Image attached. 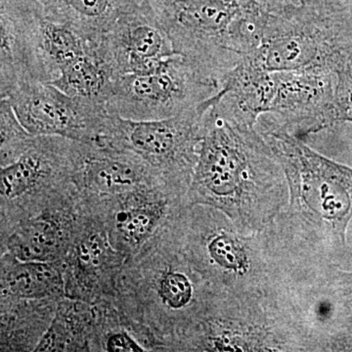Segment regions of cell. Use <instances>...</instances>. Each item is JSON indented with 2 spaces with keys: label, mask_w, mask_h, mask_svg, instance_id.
<instances>
[{
  "label": "cell",
  "mask_w": 352,
  "mask_h": 352,
  "mask_svg": "<svg viewBox=\"0 0 352 352\" xmlns=\"http://www.w3.org/2000/svg\"><path fill=\"white\" fill-rule=\"evenodd\" d=\"M32 136H60L76 142L95 144L107 127L106 104L76 98L50 82L21 85L4 98Z\"/></svg>",
  "instance_id": "cell-9"
},
{
  "label": "cell",
  "mask_w": 352,
  "mask_h": 352,
  "mask_svg": "<svg viewBox=\"0 0 352 352\" xmlns=\"http://www.w3.org/2000/svg\"><path fill=\"white\" fill-rule=\"evenodd\" d=\"M251 0H149L155 18L182 55L222 85L243 58L234 52L236 24Z\"/></svg>",
  "instance_id": "cell-4"
},
{
  "label": "cell",
  "mask_w": 352,
  "mask_h": 352,
  "mask_svg": "<svg viewBox=\"0 0 352 352\" xmlns=\"http://www.w3.org/2000/svg\"><path fill=\"white\" fill-rule=\"evenodd\" d=\"M171 220L126 261L112 298L148 351H184L194 333L230 296L217 293L197 270Z\"/></svg>",
  "instance_id": "cell-1"
},
{
  "label": "cell",
  "mask_w": 352,
  "mask_h": 352,
  "mask_svg": "<svg viewBox=\"0 0 352 352\" xmlns=\"http://www.w3.org/2000/svg\"><path fill=\"white\" fill-rule=\"evenodd\" d=\"M352 54V7L323 13L302 6L270 14L263 44L254 56L270 72L307 67L335 69Z\"/></svg>",
  "instance_id": "cell-5"
},
{
  "label": "cell",
  "mask_w": 352,
  "mask_h": 352,
  "mask_svg": "<svg viewBox=\"0 0 352 352\" xmlns=\"http://www.w3.org/2000/svg\"><path fill=\"white\" fill-rule=\"evenodd\" d=\"M186 207V193L159 185L95 206L87 214L104 226L113 247L126 261Z\"/></svg>",
  "instance_id": "cell-10"
},
{
  "label": "cell",
  "mask_w": 352,
  "mask_h": 352,
  "mask_svg": "<svg viewBox=\"0 0 352 352\" xmlns=\"http://www.w3.org/2000/svg\"><path fill=\"white\" fill-rule=\"evenodd\" d=\"M126 258L109 239L100 222L83 212L62 267L69 300L95 302L111 300Z\"/></svg>",
  "instance_id": "cell-13"
},
{
  "label": "cell",
  "mask_w": 352,
  "mask_h": 352,
  "mask_svg": "<svg viewBox=\"0 0 352 352\" xmlns=\"http://www.w3.org/2000/svg\"><path fill=\"white\" fill-rule=\"evenodd\" d=\"M74 182L85 208L159 185L171 186L134 153L76 141Z\"/></svg>",
  "instance_id": "cell-12"
},
{
  "label": "cell",
  "mask_w": 352,
  "mask_h": 352,
  "mask_svg": "<svg viewBox=\"0 0 352 352\" xmlns=\"http://www.w3.org/2000/svg\"><path fill=\"white\" fill-rule=\"evenodd\" d=\"M0 166L12 163L24 152L32 135L21 124L10 102L0 101Z\"/></svg>",
  "instance_id": "cell-22"
},
{
  "label": "cell",
  "mask_w": 352,
  "mask_h": 352,
  "mask_svg": "<svg viewBox=\"0 0 352 352\" xmlns=\"http://www.w3.org/2000/svg\"><path fill=\"white\" fill-rule=\"evenodd\" d=\"M324 291L332 302L338 331H352V272H346L335 263L326 267L321 275Z\"/></svg>",
  "instance_id": "cell-21"
},
{
  "label": "cell",
  "mask_w": 352,
  "mask_h": 352,
  "mask_svg": "<svg viewBox=\"0 0 352 352\" xmlns=\"http://www.w3.org/2000/svg\"><path fill=\"white\" fill-rule=\"evenodd\" d=\"M338 122H352V54L335 69Z\"/></svg>",
  "instance_id": "cell-23"
},
{
  "label": "cell",
  "mask_w": 352,
  "mask_h": 352,
  "mask_svg": "<svg viewBox=\"0 0 352 352\" xmlns=\"http://www.w3.org/2000/svg\"><path fill=\"white\" fill-rule=\"evenodd\" d=\"M302 6L318 12H337L352 7V0H300Z\"/></svg>",
  "instance_id": "cell-24"
},
{
  "label": "cell",
  "mask_w": 352,
  "mask_h": 352,
  "mask_svg": "<svg viewBox=\"0 0 352 352\" xmlns=\"http://www.w3.org/2000/svg\"><path fill=\"white\" fill-rule=\"evenodd\" d=\"M274 91L272 72L250 55L227 74L221 89L210 98V107L224 119L256 126L259 118L270 113Z\"/></svg>",
  "instance_id": "cell-17"
},
{
  "label": "cell",
  "mask_w": 352,
  "mask_h": 352,
  "mask_svg": "<svg viewBox=\"0 0 352 352\" xmlns=\"http://www.w3.org/2000/svg\"><path fill=\"white\" fill-rule=\"evenodd\" d=\"M118 76L94 41L87 54L60 69L50 83L69 96L106 104Z\"/></svg>",
  "instance_id": "cell-20"
},
{
  "label": "cell",
  "mask_w": 352,
  "mask_h": 352,
  "mask_svg": "<svg viewBox=\"0 0 352 352\" xmlns=\"http://www.w3.org/2000/svg\"><path fill=\"white\" fill-rule=\"evenodd\" d=\"M254 1L258 2L268 12L274 15H283L302 4L300 0H254Z\"/></svg>",
  "instance_id": "cell-25"
},
{
  "label": "cell",
  "mask_w": 352,
  "mask_h": 352,
  "mask_svg": "<svg viewBox=\"0 0 352 352\" xmlns=\"http://www.w3.org/2000/svg\"><path fill=\"white\" fill-rule=\"evenodd\" d=\"M95 43L119 76L151 71L176 54L153 14L149 0L142 8L122 18Z\"/></svg>",
  "instance_id": "cell-16"
},
{
  "label": "cell",
  "mask_w": 352,
  "mask_h": 352,
  "mask_svg": "<svg viewBox=\"0 0 352 352\" xmlns=\"http://www.w3.org/2000/svg\"><path fill=\"white\" fill-rule=\"evenodd\" d=\"M76 141L32 136L12 163L0 170L1 227L76 195Z\"/></svg>",
  "instance_id": "cell-7"
},
{
  "label": "cell",
  "mask_w": 352,
  "mask_h": 352,
  "mask_svg": "<svg viewBox=\"0 0 352 352\" xmlns=\"http://www.w3.org/2000/svg\"><path fill=\"white\" fill-rule=\"evenodd\" d=\"M325 351H352V333H333L326 342Z\"/></svg>",
  "instance_id": "cell-26"
},
{
  "label": "cell",
  "mask_w": 352,
  "mask_h": 352,
  "mask_svg": "<svg viewBox=\"0 0 352 352\" xmlns=\"http://www.w3.org/2000/svg\"><path fill=\"white\" fill-rule=\"evenodd\" d=\"M44 15L73 25L89 41H97L124 16L148 0H38Z\"/></svg>",
  "instance_id": "cell-19"
},
{
  "label": "cell",
  "mask_w": 352,
  "mask_h": 352,
  "mask_svg": "<svg viewBox=\"0 0 352 352\" xmlns=\"http://www.w3.org/2000/svg\"><path fill=\"white\" fill-rule=\"evenodd\" d=\"M38 0H0V98L28 82L53 80L43 57Z\"/></svg>",
  "instance_id": "cell-14"
},
{
  "label": "cell",
  "mask_w": 352,
  "mask_h": 352,
  "mask_svg": "<svg viewBox=\"0 0 352 352\" xmlns=\"http://www.w3.org/2000/svg\"><path fill=\"white\" fill-rule=\"evenodd\" d=\"M210 101L168 119L133 120L110 113L97 145L138 155L171 186L187 193L199 157Z\"/></svg>",
  "instance_id": "cell-6"
},
{
  "label": "cell",
  "mask_w": 352,
  "mask_h": 352,
  "mask_svg": "<svg viewBox=\"0 0 352 352\" xmlns=\"http://www.w3.org/2000/svg\"><path fill=\"white\" fill-rule=\"evenodd\" d=\"M220 89L215 78L175 54L151 71L118 76L106 106L126 119H168L196 108Z\"/></svg>",
  "instance_id": "cell-8"
},
{
  "label": "cell",
  "mask_w": 352,
  "mask_h": 352,
  "mask_svg": "<svg viewBox=\"0 0 352 352\" xmlns=\"http://www.w3.org/2000/svg\"><path fill=\"white\" fill-rule=\"evenodd\" d=\"M82 214L75 198L1 227V254L23 261L62 263Z\"/></svg>",
  "instance_id": "cell-15"
},
{
  "label": "cell",
  "mask_w": 352,
  "mask_h": 352,
  "mask_svg": "<svg viewBox=\"0 0 352 352\" xmlns=\"http://www.w3.org/2000/svg\"><path fill=\"white\" fill-rule=\"evenodd\" d=\"M281 164L256 126L208 108L187 205L217 208L243 233L263 231L289 204Z\"/></svg>",
  "instance_id": "cell-2"
},
{
  "label": "cell",
  "mask_w": 352,
  "mask_h": 352,
  "mask_svg": "<svg viewBox=\"0 0 352 352\" xmlns=\"http://www.w3.org/2000/svg\"><path fill=\"white\" fill-rule=\"evenodd\" d=\"M1 302L61 300L66 298L61 263L23 261L1 254Z\"/></svg>",
  "instance_id": "cell-18"
},
{
  "label": "cell",
  "mask_w": 352,
  "mask_h": 352,
  "mask_svg": "<svg viewBox=\"0 0 352 352\" xmlns=\"http://www.w3.org/2000/svg\"><path fill=\"white\" fill-rule=\"evenodd\" d=\"M256 129L283 168L289 204L276 223L308 251L333 263L352 219V168L322 156L267 115Z\"/></svg>",
  "instance_id": "cell-3"
},
{
  "label": "cell",
  "mask_w": 352,
  "mask_h": 352,
  "mask_svg": "<svg viewBox=\"0 0 352 352\" xmlns=\"http://www.w3.org/2000/svg\"><path fill=\"white\" fill-rule=\"evenodd\" d=\"M272 73L274 97L265 115L275 124L300 139L339 124L333 69L314 66Z\"/></svg>",
  "instance_id": "cell-11"
}]
</instances>
